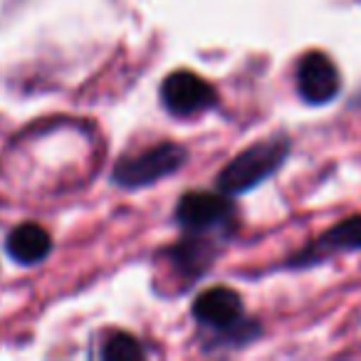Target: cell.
<instances>
[{
    "label": "cell",
    "mask_w": 361,
    "mask_h": 361,
    "mask_svg": "<svg viewBox=\"0 0 361 361\" xmlns=\"http://www.w3.org/2000/svg\"><path fill=\"white\" fill-rule=\"evenodd\" d=\"M176 223L186 233H208L226 235L228 228L235 226V206L228 193L191 191L176 203Z\"/></svg>",
    "instance_id": "277c9868"
},
{
    "label": "cell",
    "mask_w": 361,
    "mask_h": 361,
    "mask_svg": "<svg viewBox=\"0 0 361 361\" xmlns=\"http://www.w3.org/2000/svg\"><path fill=\"white\" fill-rule=\"evenodd\" d=\"M361 250V213L349 216L331 226L326 233H322L310 247L292 255L287 260V267H310L324 262V257L336 255V252H354Z\"/></svg>",
    "instance_id": "52a82bcc"
},
{
    "label": "cell",
    "mask_w": 361,
    "mask_h": 361,
    "mask_svg": "<svg viewBox=\"0 0 361 361\" xmlns=\"http://www.w3.org/2000/svg\"><path fill=\"white\" fill-rule=\"evenodd\" d=\"M297 92L312 106L329 104L341 92V75L326 52L312 50L297 65Z\"/></svg>",
    "instance_id": "8992f818"
},
{
    "label": "cell",
    "mask_w": 361,
    "mask_h": 361,
    "mask_svg": "<svg viewBox=\"0 0 361 361\" xmlns=\"http://www.w3.org/2000/svg\"><path fill=\"white\" fill-rule=\"evenodd\" d=\"M193 317L198 324L216 331V341L223 346L247 344L260 334V324L245 317L243 300L233 287H211L201 292L193 302Z\"/></svg>",
    "instance_id": "7a4b0ae2"
},
{
    "label": "cell",
    "mask_w": 361,
    "mask_h": 361,
    "mask_svg": "<svg viewBox=\"0 0 361 361\" xmlns=\"http://www.w3.org/2000/svg\"><path fill=\"white\" fill-rule=\"evenodd\" d=\"M99 356L109 361H134V359H144L146 351H144V346L136 341V336L126 334V331H114V334L106 336V341L102 344Z\"/></svg>",
    "instance_id": "30bf717a"
},
{
    "label": "cell",
    "mask_w": 361,
    "mask_h": 361,
    "mask_svg": "<svg viewBox=\"0 0 361 361\" xmlns=\"http://www.w3.org/2000/svg\"><path fill=\"white\" fill-rule=\"evenodd\" d=\"M188 161V151L176 141H159L136 154H126L116 161L111 171V183L126 191L154 186L156 180L169 178Z\"/></svg>",
    "instance_id": "3957f363"
},
{
    "label": "cell",
    "mask_w": 361,
    "mask_h": 361,
    "mask_svg": "<svg viewBox=\"0 0 361 361\" xmlns=\"http://www.w3.org/2000/svg\"><path fill=\"white\" fill-rule=\"evenodd\" d=\"M159 99L173 116H196L218 104V92L208 80L191 70H176L161 82Z\"/></svg>",
    "instance_id": "5b68a950"
},
{
    "label": "cell",
    "mask_w": 361,
    "mask_h": 361,
    "mask_svg": "<svg viewBox=\"0 0 361 361\" xmlns=\"http://www.w3.org/2000/svg\"><path fill=\"white\" fill-rule=\"evenodd\" d=\"M6 250L18 265H37L52 252V238L37 223H23L8 233Z\"/></svg>",
    "instance_id": "9c48e42d"
},
{
    "label": "cell",
    "mask_w": 361,
    "mask_h": 361,
    "mask_svg": "<svg viewBox=\"0 0 361 361\" xmlns=\"http://www.w3.org/2000/svg\"><path fill=\"white\" fill-rule=\"evenodd\" d=\"M290 151L292 141L287 134H275L270 139L257 141L250 149L240 151L231 164H226V169L216 178L218 191L228 193V196H240V193L252 191L285 166Z\"/></svg>",
    "instance_id": "6da1fadb"
},
{
    "label": "cell",
    "mask_w": 361,
    "mask_h": 361,
    "mask_svg": "<svg viewBox=\"0 0 361 361\" xmlns=\"http://www.w3.org/2000/svg\"><path fill=\"white\" fill-rule=\"evenodd\" d=\"M218 238L208 235V233H188L186 238H180L173 247L166 250L171 267L178 272L180 280H186V285H193V280L211 267L218 252Z\"/></svg>",
    "instance_id": "ba28073f"
}]
</instances>
